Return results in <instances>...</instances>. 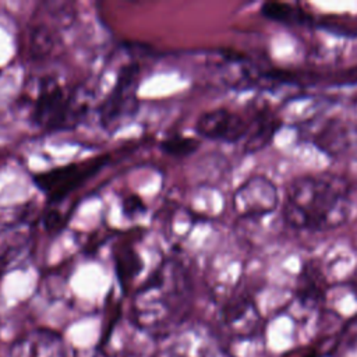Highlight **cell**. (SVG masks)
<instances>
[{"mask_svg": "<svg viewBox=\"0 0 357 357\" xmlns=\"http://www.w3.org/2000/svg\"><path fill=\"white\" fill-rule=\"evenodd\" d=\"M60 226H61V218H60L59 213H56V211H53V212L46 215V218H45V227L49 231L60 229Z\"/></svg>", "mask_w": 357, "mask_h": 357, "instance_id": "13", "label": "cell"}, {"mask_svg": "<svg viewBox=\"0 0 357 357\" xmlns=\"http://www.w3.org/2000/svg\"><path fill=\"white\" fill-rule=\"evenodd\" d=\"M305 357H318V356H317L315 351H311V353H308Z\"/></svg>", "mask_w": 357, "mask_h": 357, "instance_id": "14", "label": "cell"}, {"mask_svg": "<svg viewBox=\"0 0 357 357\" xmlns=\"http://www.w3.org/2000/svg\"><path fill=\"white\" fill-rule=\"evenodd\" d=\"M141 208H144L141 198L132 195V197H130L124 201V208L123 209L127 215H132V213H138Z\"/></svg>", "mask_w": 357, "mask_h": 357, "instance_id": "12", "label": "cell"}, {"mask_svg": "<svg viewBox=\"0 0 357 357\" xmlns=\"http://www.w3.org/2000/svg\"><path fill=\"white\" fill-rule=\"evenodd\" d=\"M279 126H280V121L272 117H259L255 128L251 131V134H248V138L245 142V151L255 152L264 148L272 139Z\"/></svg>", "mask_w": 357, "mask_h": 357, "instance_id": "8", "label": "cell"}, {"mask_svg": "<svg viewBox=\"0 0 357 357\" xmlns=\"http://www.w3.org/2000/svg\"><path fill=\"white\" fill-rule=\"evenodd\" d=\"M199 146V141L191 137L174 135L160 142V149L174 158H184L195 152Z\"/></svg>", "mask_w": 357, "mask_h": 357, "instance_id": "11", "label": "cell"}, {"mask_svg": "<svg viewBox=\"0 0 357 357\" xmlns=\"http://www.w3.org/2000/svg\"><path fill=\"white\" fill-rule=\"evenodd\" d=\"M250 131V123L229 109H215L202 113L195 123V132L206 139L237 142Z\"/></svg>", "mask_w": 357, "mask_h": 357, "instance_id": "5", "label": "cell"}, {"mask_svg": "<svg viewBox=\"0 0 357 357\" xmlns=\"http://www.w3.org/2000/svg\"><path fill=\"white\" fill-rule=\"evenodd\" d=\"M84 114L73 91L59 85L53 79L40 84L32 110V121L47 131H60L74 127Z\"/></svg>", "mask_w": 357, "mask_h": 357, "instance_id": "2", "label": "cell"}, {"mask_svg": "<svg viewBox=\"0 0 357 357\" xmlns=\"http://www.w3.org/2000/svg\"><path fill=\"white\" fill-rule=\"evenodd\" d=\"M53 47V39L49 29L43 25L33 28L28 39V52L31 59L39 60L46 57Z\"/></svg>", "mask_w": 357, "mask_h": 357, "instance_id": "10", "label": "cell"}, {"mask_svg": "<svg viewBox=\"0 0 357 357\" xmlns=\"http://www.w3.org/2000/svg\"><path fill=\"white\" fill-rule=\"evenodd\" d=\"M139 74V66L135 63L127 64L119 71L114 86L98 107L99 121L105 128L116 126L128 112L134 110Z\"/></svg>", "mask_w": 357, "mask_h": 357, "instance_id": "3", "label": "cell"}, {"mask_svg": "<svg viewBox=\"0 0 357 357\" xmlns=\"http://www.w3.org/2000/svg\"><path fill=\"white\" fill-rule=\"evenodd\" d=\"M278 191L265 177H252L245 181L234 195V206L243 216H261L278 206Z\"/></svg>", "mask_w": 357, "mask_h": 357, "instance_id": "6", "label": "cell"}, {"mask_svg": "<svg viewBox=\"0 0 357 357\" xmlns=\"http://www.w3.org/2000/svg\"><path fill=\"white\" fill-rule=\"evenodd\" d=\"M261 14L272 21L284 22V24H293L300 22L303 13L300 10H296L290 4L286 3H276V1H268L264 3L261 7Z\"/></svg>", "mask_w": 357, "mask_h": 357, "instance_id": "9", "label": "cell"}, {"mask_svg": "<svg viewBox=\"0 0 357 357\" xmlns=\"http://www.w3.org/2000/svg\"><path fill=\"white\" fill-rule=\"evenodd\" d=\"M107 158L96 159L88 165L73 163L63 167H54L47 172H42L33 176V183L42 190L49 202H57L82 184L88 177L96 173L105 163Z\"/></svg>", "mask_w": 357, "mask_h": 357, "instance_id": "4", "label": "cell"}, {"mask_svg": "<svg viewBox=\"0 0 357 357\" xmlns=\"http://www.w3.org/2000/svg\"><path fill=\"white\" fill-rule=\"evenodd\" d=\"M13 357H73L63 339L49 331H39L28 335L15 343Z\"/></svg>", "mask_w": 357, "mask_h": 357, "instance_id": "7", "label": "cell"}, {"mask_svg": "<svg viewBox=\"0 0 357 357\" xmlns=\"http://www.w3.org/2000/svg\"><path fill=\"white\" fill-rule=\"evenodd\" d=\"M350 213L346 185L336 177L303 176L294 178L283 204V218L298 230H331L343 225Z\"/></svg>", "mask_w": 357, "mask_h": 357, "instance_id": "1", "label": "cell"}]
</instances>
